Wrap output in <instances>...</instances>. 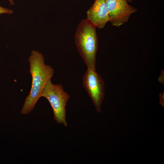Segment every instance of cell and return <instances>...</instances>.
Instances as JSON below:
<instances>
[{
	"label": "cell",
	"mask_w": 164,
	"mask_h": 164,
	"mask_svg": "<svg viewBox=\"0 0 164 164\" xmlns=\"http://www.w3.org/2000/svg\"><path fill=\"white\" fill-rule=\"evenodd\" d=\"M28 61L32 82L30 92L26 97L21 111L23 114H28L32 111L54 73L53 68L45 64L43 54L37 50L31 51Z\"/></svg>",
	"instance_id": "1"
},
{
	"label": "cell",
	"mask_w": 164,
	"mask_h": 164,
	"mask_svg": "<svg viewBox=\"0 0 164 164\" xmlns=\"http://www.w3.org/2000/svg\"><path fill=\"white\" fill-rule=\"evenodd\" d=\"M97 27L87 19L79 23L74 34L75 43L80 56L87 66L96 70V57L98 48Z\"/></svg>",
	"instance_id": "2"
},
{
	"label": "cell",
	"mask_w": 164,
	"mask_h": 164,
	"mask_svg": "<svg viewBox=\"0 0 164 164\" xmlns=\"http://www.w3.org/2000/svg\"><path fill=\"white\" fill-rule=\"evenodd\" d=\"M41 97L46 98L50 103L53 111L55 121L67 126L66 108L70 96L64 91L62 85L54 84L50 80L45 87Z\"/></svg>",
	"instance_id": "3"
},
{
	"label": "cell",
	"mask_w": 164,
	"mask_h": 164,
	"mask_svg": "<svg viewBox=\"0 0 164 164\" xmlns=\"http://www.w3.org/2000/svg\"><path fill=\"white\" fill-rule=\"evenodd\" d=\"M82 84L96 111L100 113L101 105L105 96V85L102 77L87 66L83 76Z\"/></svg>",
	"instance_id": "4"
},
{
	"label": "cell",
	"mask_w": 164,
	"mask_h": 164,
	"mask_svg": "<svg viewBox=\"0 0 164 164\" xmlns=\"http://www.w3.org/2000/svg\"><path fill=\"white\" fill-rule=\"evenodd\" d=\"M109 22L113 26L119 27L127 22L131 14L137 9L129 5L126 0H105Z\"/></svg>",
	"instance_id": "5"
},
{
	"label": "cell",
	"mask_w": 164,
	"mask_h": 164,
	"mask_svg": "<svg viewBox=\"0 0 164 164\" xmlns=\"http://www.w3.org/2000/svg\"><path fill=\"white\" fill-rule=\"evenodd\" d=\"M86 14L87 19L99 29L103 28L110 21L105 0H94Z\"/></svg>",
	"instance_id": "6"
},
{
	"label": "cell",
	"mask_w": 164,
	"mask_h": 164,
	"mask_svg": "<svg viewBox=\"0 0 164 164\" xmlns=\"http://www.w3.org/2000/svg\"><path fill=\"white\" fill-rule=\"evenodd\" d=\"M13 12V10L0 5V14H11Z\"/></svg>",
	"instance_id": "7"
},
{
	"label": "cell",
	"mask_w": 164,
	"mask_h": 164,
	"mask_svg": "<svg viewBox=\"0 0 164 164\" xmlns=\"http://www.w3.org/2000/svg\"><path fill=\"white\" fill-rule=\"evenodd\" d=\"M160 103L164 106V93H161L159 94Z\"/></svg>",
	"instance_id": "8"
},
{
	"label": "cell",
	"mask_w": 164,
	"mask_h": 164,
	"mask_svg": "<svg viewBox=\"0 0 164 164\" xmlns=\"http://www.w3.org/2000/svg\"><path fill=\"white\" fill-rule=\"evenodd\" d=\"M161 72L160 75L158 79L160 82L163 84V82L164 83V71Z\"/></svg>",
	"instance_id": "9"
},
{
	"label": "cell",
	"mask_w": 164,
	"mask_h": 164,
	"mask_svg": "<svg viewBox=\"0 0 164 164\" xmlns=\"http://www.w3.org/2000/svg\"><path fill=\"white\" fill-rule=\"evenodd\" d=\"M10 4L12 5H14V0H8Z\"/></svg>",
	"instance_id": "10"
},
{
	"label": "cell",
	"mask_w": 164,
	"mask_h": 164,
	"mask_svg": "<svg viewBox=\"0 0 164 164\" xmlns=\"http://www.w3.org/2000/svg\"><path fill=\"white\" fill-rule=\"evenodd\" d=\"M127 2H132V0H126Z\"/></svg>",
	"instance_id": "11"
}]
</instances>
